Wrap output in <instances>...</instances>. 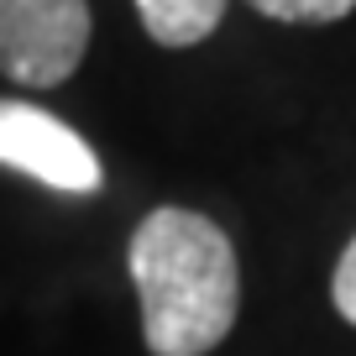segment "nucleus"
Masks as SVG:
<instances>
[{"instance_id": "3", "label": "nucleus", "mask_w": 356, "mask_h": 356, "mask_svg": "<svg viewBox=\"0 0 356 356\" xmlns=\"http://www.w3.org/2000/svg\"><path fill=\"white\" fill-rule=\"evenodd\" d=\"M0 168L37 178L42 189L95 194L105 184L100 152L68 121L26 100H0Z\"/></svg>"}, {"instance_id": "2", "label": "nucleus", "mask_w": 356, "mask_h": 356, "mask_svg": "<svg viewBox=\"0 0 356 356\" xmlns=\"http://www.w3.org/2000/svg\"><path fill=\"white\" fill-rule=\"evenodd\" d=\"M89 0H0V74L22 89H58L89 53Z\"/></svg>"}, {"instance_id": "5", "label": "nucleus", "mask_w": 356, "mask_h": 356, "mask_svg": "<svg viewBox=\"0 0 356 356\" xmlns=\"http://www.w3.org/2000/svg\"><path fill=\"white\" fill-rule=\"evenodd\" d=\"M246 6L267 22H289V26H330L356 11V0H246Z\"/></svg>"}, {"instance_id": "4", "label": "nucleus", "mask_w": 356, "mask_h": 356, "mask_svg": "<svg viewBox=\"0 0 356 356\" xmlns=\"http://www.w3.org/2000/svg\"><path fill=\"white\" fill-rule=\"evenodd\" d=\"M136 16L157 47H200L220 26L225 0H136Z\"/></svg>"}, {"instance_id": "6", "label": "nucleus", "mask_w": 356, "mask_h": 356, "mask_svg": "<svg viewBox=\"0 0 356 356\" xmlns=\"http://www.w3.org/2000/svg\"><path fill=\"white\" fill-rule=\"evenodd\" d=\"M330 304H335V314H341V320L356 330V236L341 246V257H335V273H330Z\"/></svg>"}, {"instance_id": "1", "label": "nucleus", "mask_w": 356, "mask_h": 356, "mask_svg": "<svg viewBox=\"0 0 356 356\" xmlns=\"http://www.w3.org/2000/svg\"><path fill=\"white\" fill-rule=\"evenodd\" d=\"M142 341L152 356H210L241 314V267L225 225L189 204H157L126 241Z\"/></svg>"}]
</instances>
